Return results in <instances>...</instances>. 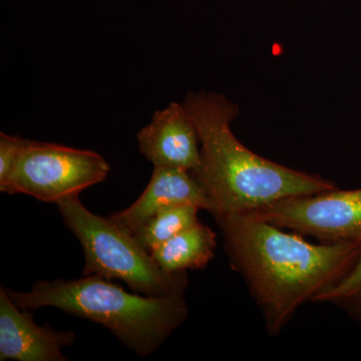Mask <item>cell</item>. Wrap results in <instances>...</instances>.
<instances>
[{
    "instance_id": "6",
    "label": "cell",
    "mask_w": 361,
    "mask_h": 361,
    "mask_svg": "<svg viewBox=\"0 0 361 361\" xmlns=\"http://www.w3.org/2000/svg\"><path fill=\"white\" fill-rule=\"evenodd\" d=\"M285 230L322 243L361 242V189L331 190L294 197L254 211Z\"/></svg>"
},
{
    "instance_id": "7",
    "label": "cell",
    "mask_w": 361,
    "mask_h": 361,
    "mask_svg": "<svg viewBox=\"0 0 361 361\" xmlns=\"http://www.w3.org/2000/svg\"><path fill=\"white\" fill-rule=\"evenodd\" d=\"M139 151L154 167L193 173L200 166L198 133L184 104L171 103L157 111L137 135Z\"/></svg>"
},
{
    "instance_id": "10",
    "label": "cell",
    "mask_w": 361,
    "mask_h": 361,
    "mask_svg": "<svg viewBox=\"0 0 361 361\" xmlns=\"http://www.w3.org/2000/svg\"><path fill=\"white\" fill-rule=\"evenodd\" d=\"M217 235L209 226L198 224L180 232L149 253L161 270L170 274L204 269L215 257Z\"/></svg>"
},
{
    "instance_id": "9",
    "label": "cell",
    "mask_w": 361,
    "mask_h": 361,
    "mask_svg": "<svg viewBox=\"0 0 361 361\" xmlns=\"http://www.w3.org/2000/svg\"><path fill=\"white\" fill-rule=\"evenodd\" d=\"M191 205L210 212L205 190L191 172L180 169L154 167L144 193L129 208L110 216L116 224L134 233L140 226L169 207Z\"/></svg>"
},
{
    "instance_id": "11",
    "label": "cell",
    "mask_w": 361,
    "mask_h": 361,
    "mask_svg": "<svg viewBox=\"0 0 361 361\" xmlns=\"http://www.w3.org/2000/svg\"><path fill=\"white\" fill-rule=\"evenodd\" d=\"M200 209L191 205L169 207L140 226L133 235L149 252L180 232L198 224Z\"/></svg>"
},
{
    "instance_id": "12",
    "label": "cell",
    "mask_w": 361,
    "mask_h": 361,
    "mask_svg": "<svg viewBox=\"0 0 361 361\" xmlns=\"http://www.w3.org/2000/svg\"><path fill=\"white\" fill-rule=\"evenodd\" d=\"M313 303L331 304L361 322V252L350 270L334 286L318 294Z\"/></svg>"
},
{
    "instance_id": "3",
    "label": "cell",
    "mask_w": 361,
    "mask_h": 361,
    "mask_svg": "<svg viewBox=\"0 0 361 361\" xmlns=\"http://www.w3.org/2000/svg\"><path fill=\"white\" fill-rule=\"evenodd\" d=\"M6 290L21 310L58 308L102 325L139 357L156 353L189 316L184 295L129 293L99 275L68 281L40 280L30 292Z\"/></svg>"
},
{
    "instance_id": "5",
    "label": "cell",
    "mask_w": 361,
    "mask_h": 361,
    "mask_svg": "<svg viewBox=\"0 0 361 361\" xmlns=\"http://www.w3.org/2000/svg\"><path fill=\"white\" fill-rule=\"evenodd\" d=\"M110 171L97 152L25 140L13 175L0 191L58 204L104 182Z\"/></svg>"
},
{
    "instance_id": "8",
    "label": "cell",
    "mask_w": 361,
    "mask_h": 361,
    "mask_svg": "<svg viewBox=\"0 0 361 361\" xmlns=\"http://www.w3.org/2000/svg\"><path fill=\"white\" fill-rule=\"evenodd\" d=\"M75 341L73 331L39 325L0 288V360L68 361L63 349Z\"/></svg>"
},
{
    "instance_id": "1",
    "label": "cell",
    "mask_w": 361,
    "mask_h": 361,
    "mask_svg": "<svg viewBox=\"0 0 361 361\" xmlns=\"http://www.w3.org/2000/svg\"><path fill=\"white\" fill-rule=\"evenodd\" d=\"M215 220L230 265L245 281L270 336H279L303 304L336 284L361 252V242L310 243L253 212Z\"/></svg>"
},
{
    "instance_id": "13",
    "label": "cell",
    "mask_w": 361,
    "mask_h": 361,
    "mask_svg": "<svg viewBox=\"0 0 361 361\" xmlns=\"http://www.w3.org/2000/svg\"><path fill=\"white\" fill-rule=\"evenodd\" d=\"M25 139L0 133V186L13 175Z\"/></svg>"
},
{
    "instance_id": "2",
    "label": "cell",
    "mask_w": 361,
    "mask_h": 361,
    "mask_svg": "<svg viewBox=\"0 0 361 361\" xmlns=\"http://www.w3.org/2000/svg\"><path fill=\"white\" fill-rule=\"evenodd\" d=\"M183 104L200 142V166L192 174L208 195L214 218L336 189L331 180L285 167L246 148L231 129L239 106L223 94L190 92Z\"/></svg>"
},
{
    "instance_id": "4",
    "label": "cell",
    "mask_w": 361,
    "mask_h": 361,
    "mask_svg": "<svg viewBox=\"0 0 361 361\" xmlns=\"http://www.w3.org/2000/svg\"><path fill=\"white\" fill-rule=\"evenodd\" d=\"M68 229L84 250V276L99 275L125 282L135 293L151 297L184 295L187 273L165 272L133 233L110 217L90 212L77 196L56 204Z\"/></svg>"
}]
</instances>
